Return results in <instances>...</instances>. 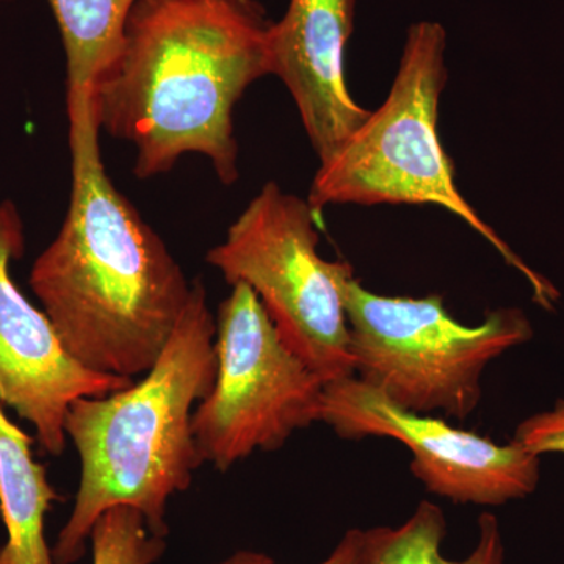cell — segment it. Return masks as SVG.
I'll return each mask as SVG.
<instances>
[{
    "mask_svg": "<svg viewBox=\"0 0 564 564\" xmlns=\"http://www.w3.org/2000/svg\"><path fill=\"white\" fill-rule=\"evenodd\" d=\"M269 25L259 3H135L120 57L96 88L93 117L135 147L137 177L169 173L182 155L202 154L223 184L237 181L232 111L270 74Z\"/></svg>",
    "mask_w": 564,
    "mask_h": 564,
    "instance_id": "6da1fadb",
    "label": "cell"
},
{
    "mask_svg": "<svg viewBox=\"0 0 564 564\" xmlns=\"http://www.w3.org/2000/svg\"><path fill=\"white\" fill-rule=\"evenodd\" d=\"M69 147L68 212L33 263L31 288L77 362L133 380L158 361L192 284L107 176L99 129L69 132Z\"/></svg>",
    "mask_w": 564,
    "mask_h": 564,
    "instance_id": "7a4b0ae2",
    "label": "cell"
},
{
    "mask_svg": "<svg viewBox=\"0 0 564 564\" xmlns=\"http://www.w3.org/2000/svg\"><path fill=\"white\" fill-rule=\"evenodd\" d=\"M215 337L206 289L195 280L176 328L144 377L70 404L65 432L79 454L80 484L51 549L55 564L79 562L93 527L113 507L135 508L151 533L166 538V505L191 488L203 464L192 421L217 377Z\"/></svg>",
    "mask_w": 564,
    "mask_h": 564,
    "instance_id": "3957f363",
    "label": "cell"
},
{
    "mask_svg": "<svg viewBox=\"0 0 564 564\" xmlns=\"http://www.w3.org/2000/svg\"><path fill=\"white\" fill-rule=\"evenodd\" d=\"M447 33L440 22L421 21L406 33L391 91L380 109L332 158L321 162L307 203L315 212L333 204L440 206L496 248L532 288L534 302L552 311L558 291L481 220L455 182L454 162L437 132L441 95L447 82Z\"/></svg>",
    "mask_w": 564,
    "mask_h": 564,
    "instance_id": "277c9868",
    "label": "cell"
},
{
    "mask_svg": "<svg viewBox=\"0 0 564 564\" xmlns=\"http://www.w3.org/2000/svg\"><path fill=\"white\" fill-rule=\"evenodd\" d=\"M355 377L419 414L466 421L481 402L486 367L532 340L524 311L502 307L464 325L441 295L384 296L352 278L345 291Z\"/></svg>",
    "mask_w": 564,
    "mask_h": 564,
    "instance_id": "5b68a950",
    "label": "cell"
},
{
    "mask_svg": "<svg viewBox=\"0 0 564 564\" xmlns=\"http://www.w3.org/2000/svg\"><path fill=\"white\" fill-rule=\"evenodd\" d=\"M315 212L307 199L263 185L232 223L207 262L229 284L248 285L261 300L281 339L323 383L355 377L345 291L350 263L318 252Z\"/></svg>",
    "mask_w": 564,
    "mask_h": 564,
    "instance_id": "8992f818",
    "label": "cell"
},
{
    "mask_svg": "<svg viewBox=\"0 0 564 564\" xmlns=\"http://www.w3.org/2000/svg\"><path fill=\"white\" fill-rule=\"evenodd\" d=\"M217 377L193 413L203 463L220 473L254 452H276L321 422L323 381L285 345L248 285H232L218 307Z\"/></svg>",
    "mask_w": 564,
    "mask_h": 564,
    "instance_id": "52a82bcc",
    "label": "cell"
},
{
    "mask_svg": "<svg viewBox=\"0 0 564 564\" xmlns=\"http://www.w3.org/2000/svg\"><path fill=\"white\" fill-rule=\"evenodd\" d=\"M321 422L345 441H399L426 491L454 503L499 507L525 499L540 485L541 456L513 441L496 444L437 415L404 410L358 377L323 386Z\"/></svg>",
    "mask_w": 564,
    "mask_h": 564,
    "instance_id": "ba28073f",
    "label": "cell"
},
{
    "mask_svg": "<svg viewBox=\"0 0 564 564\" xmlns=\"http://www.w3.org/2000/svg\"><path fill=\"white\" fill-rule=\"evenodd\" d=\"M25 236L13 203H0V402L36 430L46 454L65 452L69 406L85 397H106L133 384L132 378L93 372L63 347L41 313L11 278V262L24 252Z\"/></svg>",
    "mask_w": 564,
    "mask_h": 564,
    "instance_id": "9c48e42d",
    "label": "cell"
},
{
    "mask_svg": "<svg viewBox=\"0 0 564 564\" xmlns=\"http://www.w3.org/2000/svg\"><path fill=\"white\" fill-rule=\"evenodd\" d=\"M356 0H289L269 25L270 74L288 87L315 154L332 158L370 111L345 80V50L355 29Z\"/></svg>",
    "mask_w": 564,
    "mask_h": 564,
    "instance_id": "30bf717a",
    "label": "cell"
},
{
    "mask_svg": "<svg viewBox=\"0 0 564 564\" xmlns=\"http://www.w3.org/2000/svg\"><path fill=\"white\" fill-rule=\"evenodd\" d=\"M65 47L69 129L96 124L93 99L118 61L139 0H47ZM98 126V124H96Z\"/></svg>",
    "mask_w": 564,
    "mask_h": 564,
    "instance_id": "8fae6325",
    "label": "cell"
},
{
    "mask_svg": "<svg viewBox=\"0 0 564 564\" xmlns=\"http://www.w3.org/2000/svg\"><path fill=\"white\" fill-rule=\"evenodd\" d=\"M33 440L0 406V514L6 524L10 564H55L44 536V518L63 500L35 462Z\"/></svg>",
    "mask_w": 564,
    "mask_h": 564,
    "instance_id": "7c38bea8",
    "label": "cell"
},
{
    "mask_svg": "<svg viewBox=\"0 0 564 564\" xmlns=\"http://www.w3.org/2000/svg\"><path fill=\"white\" fill-rule=\"evenodd\" d=\"M445 536L443 508L421 502L403 524L362 530L361 564H507L502 529L494 514L478 519L477 544L466 558L444 555Z\"/></svg>",
    "mask_w": 564,
    "mask_h": 564,
    "instance_id": "4fadbf2b",
    "label": "cell"
},
{
    "mask_svg": "<svg viewBox=\"0 0 564 564\" xmlns=\"http://www.w3.org/2000/svg\"><path fill=\"white\" fill-rule=\"evenodd\" d=\"M93 564H155L165 554V538L151 533L139 510L113 507L91 534Z\"/></svg>",
    "mask_w": 564,
    "mask_h": 564,
    "instance_id": "5bb4252c",
    "label": "cell"
},
{
    "mask_svg": "<svg viewBox=\"0 0 564 564\" xmlns=\"http://www.w3.org/2000/svg\"><path fill=\"white\" fill-rule=\"evenodd\" d=\"M511 441L538 456L564 455V399L519 423Z\"/></svg>",
    "mask_w": 564,
    "mask_h": 564,
    "instance_id": "9a60e30c",
    "label": "cell"
},
{
    "mask_svg": "<svg viewBox=\"0 0 564 564\" xmlns=\"http://www.w3.org/2000/svg\"><path fill=\"white\" fill-rule=\"evenodd\" d=\"M362 529H350L345 532L343 540L328 558L318 564H361ZM218 564H276L269 555L261 552L239 551Z\"/></svg>",
    "mask_w": 564,
    "mask_h": 564,
    "instance_id": "2e32d148",
    "label": "cell"
},
{
    "mask_svg": "<svg viewBox=\"0 0 564 564\" xmlns=\"http://www.w3.org/2000/svg\"><path fill=\"white\" fill-rule=\"evenodd\" d=\"M0 564H10L9 554H7L6 544L0 545Z\"/></svg>",
    "mask_w": 564,
    "mask_h": 564,
    "instance_id": "e0dca14e",
    "label": "cell"
},
{
    "mask_svg": "<svg viewBox=\"0 0 564 564\" xmlns=\"http://www.w3.org/2000/svg\"><path fill=\"white\" fill-rule=\"evenodd\" d=\"M232 2L240 3V6H256L254 0H232Z\"/></svg>",
    "mask_w": 564,
    "mask_h": 564,
    "instance_id": "ac0fdd59",
    "label": "cell"
},
{
    "mask_svg": "<svg viewBox=\"0 0 564 564\" xmlns=\"http://www.w3.org/2000/svg\"><path fill=\"white\" fill-rule=\"evenodd\" d=\"M0 2H10V0H0Z\"/></svg>",
    "mask_w": 564,
    "mask_h": 564,
    "instance_id": "d6986e66",
    "label": "cell"
}]
</instances>
